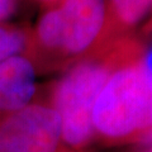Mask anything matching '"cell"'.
Instances as JSON below:
<instances>
[{
	"instance_id": "1",
	"label": "cell",
	"mask_w": 152,
	"mask_h": 152,
	"mask_svg": "<svg viewBox=\"0 0 152 152\" xmlns=\"http://www.w3.org/2000/svg\"><path fill=\"white\" fill-rule=\"evenodd\" d=\"M140 52L141 43L131 39L96 98L94 140L103 145L152 142V76L142 67Z\"/></svg>"
},
{
	"instance_id": "2",
	"label": "cell",
	"mask_w": 152,
	"mask_h": 152,
	"mask_svg": "<svg viewBox=\"0 0 152 152\" xmlns=\"http://www.w3.org/2000/svg\"><path fill=\"white\" fill-rule=\"evenodd\" d=\"M114 39L105 0H58L32 32L28 57L51 66L77 62Z\"/></svg>"
},
{
	"instance_id": "3",
	"label": "cell",
	"mask_w": 152,
	"mask_h": 152,
	"mask_svg": "<svg viewBox=\"0 0 152 152\" xmlns=\"http://www.w3.org/2000/svg\"><path fill=\"white\" fill-rule=\"evenodd\" d=\"M132 38H115L77 61L51 89L50 103L61 122L62 146L84 151L94 140L93 113L103 85L129 47Z\"/></svg>"
},
{
	"instance_id": "4",
	"label": "cell",
	"mask_w": 152,
	"mask_h": 152,
	"mask_svg": "<svg viewBox=\"0 0 152 152\" xmlns=\"http://www.w3.org/2000/svg\"><path fill=\"white\" fill-rule=\"evenodd\" d=\"M61 122L48 100L31 102L0 118V152H60Z\"/></svg>"
},
{
	"instance_id": "5",
	"label": "cell",
	"mask_w": 152,
	"mask_h": 152,
	"mask_svg": "<svg viewBox=\"0 0 152 152\" xmlns=\"http://www.w3.org/2000/svg\"><path fill=\"white\" fill-rule=\"evenodd\" d=\"M36 93V65L26 55L0 64V118L26 107Z\"/></svg>"
},
{
	"instance_id": "6",
	"label": "cell",
	"mask_w": 152,
	"mask_h": 152,
	"mask_svg": "<svg viewBox=\"0 0 152 152\" xmlns=\"http://www.w3.org/2000/svg\"><path fill=\"white\" fill-rule=\"evenodd\" d=\"M152 8V0H108V13L114 33L136 26Z\"/></svg>"
},
{
	"instance_id": "7",
	"label": "cell",
	"mask_w": 152,
	"mask_h": 152,
	"mask_svg": "<svg viewBox=\"0 0 152 152\" xmlns=\"http://www.w3.org/2000/svg\"><path fill=\"white\" fill-rule=\"evenodd\" d=\"M32 32L26 28L0 24V64L14 56H28Z\"/></svg>"
},
{
	"instance_id": "8",
	"label": "cell",
	"mask_w": 152,
	"mask_h": 152,
	"mask_svg": "<svg viewBox=\"0 0 152 152\" xmlns=\"http://www.w3.org/2000/svg\"><path fill=\"white\" fill-rule=\"evenodd\" d=\"M140 61H141V65L143 67V70L150 76H152V45L147 47L141 45Z\"/></svg>"
},
{
	"instance_id": "9",
	"label": "cell",
	"mask_w": 152,
	"mask_h": 152,
	"mask_svg": "<svg viewBox=\"0 0 152 152\" xmlns=\"http://www.w3.org/2000/svg\"><path fill=\"white\" fill-rule=\"evenodd\" d=\"M17 8V0H0V22H4L12 15Z\"/></svg>"
},
{
	"instance_id": "10",
	"label": "cell",
	"mask_w": 152,
	"mask_h": 152,
	"mask_svg": "<svg viewBox=\"0 0 152 152\" xmlns=\"http://www.w3.org/2000/svg\"><path fill=\"white\" fill-rule=\"evenodd\" d=\"M39 1L45 3V4H55L56 1H58V0H39Z\"/></svg>"
},
{
	"instance_id": "11",
	"label": "cell",
	"mask_w": 152,
	"mask_h": 152,
	"mask_svg": "<svg viewBox=\"0 0 152 152\" xmlns=\"http://www.w3.org/2000/svg\"><path fill=\"white\" fill-rule=\"evenodd\" d=\"M148 146H150L148 148H147L146 151H143V152H152V143H151V145H148Z\"/></svg>"
},
{
	"instance_id": "12",
	"label": "cell",
	"mask_w": 152,
	"mask_h": 152,
	"mask_svg": "<svg viewBox=\"0 0 152 152\" xmlns=\"http://www.w3.org/2000/svg\"><path fill=\"white\" fill-rule=\"evenodd\" d=\"M148 29H150V31H152V20H151V23H150V26H148Z\"/></svg>"
}]
</instances>
